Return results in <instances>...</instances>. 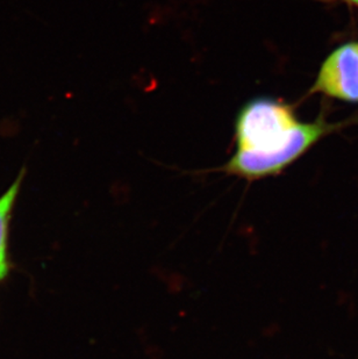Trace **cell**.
I'll use <instances>...</instances> for the list:
<instances>
[{
    "instance_id": "cell-1",
    "label": "cell",
    "mask_w": 358,
    "mask_h": 359,
    "mask_svg": "<svg viewBox=\"0 0 358 359\" xmlns=\"http://www.w3.org/2000/svg\"><path fill=\"white\" fill-rule=\"evenodd\" d=\"M338 127L322 116L300 121L277 99H251L235 116V151L220 171L248 182L277 176Z\"/></svg>"
},
{
    "instance_id": "cell-2",
    "label": "cell",
    "mask_w": 358,
    "mask_h": 359,
    "mask_svg": "<svg viewBox=\"0 0 358 359\" xmlns=\"http://www.w3.org/2000/svg\"><path fill=\"white\" fill-rule=\"evenodd\" d=\"M310 93L358 102V42L342 44L331 51L322 63Z\"/></svg>"
},
{
    "instance_id": "cell-3",
    "label": "cell",
    "mask_w": 358,
    "mask_h": 359,
    "mask_svg": "<svg viewBox=\"0 0 358 359\" xmlns=\"http://www.w3.org/2000/svg\"><path fill=\"white\" fill-rule=\"evenodd\" d=\"M25 177V169H22L17 180L11 185L10 189L0 197V280L5 278L8 271L7 263V233L10 224L11 215L14 203L20 191L21 183Z\"/></svg>"
},
{
    "instance_id": "cell-4",
    "label": "cell",
    "mask_w": 358,
    "mask_h": 359,
    "mask_svg": "<svg viewBox=\"0 0 358 359\" xmlns=\"http://www.w3.org/2000/svg\"><path fill=\"white\" fill-rule=\"evenodd\" d=\"M342 1H347V3L354 4V5H357L358 6V0H342Z\"/></svg>"
}]
</instances>
